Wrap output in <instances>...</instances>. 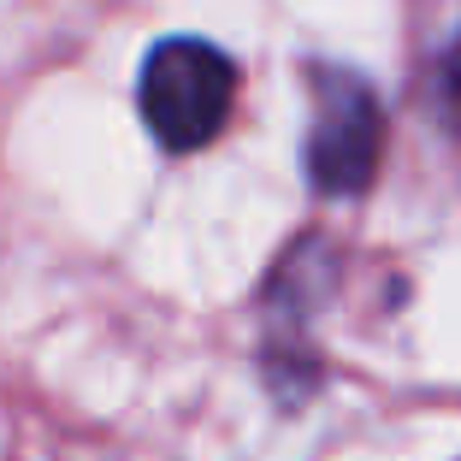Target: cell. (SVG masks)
Listing matches in <instances>:
<instances>
[{"label":"cell","mask_w":461,"mask_h":461,"mask_svg":"<svg viewBox=\"0 0 461 461\" xmlns=\"http://www.w3.org/2000/svg\"><path fill=\"white\" fill-rule=\"evenodd\" d=\"M136 101H142V119L160 149L195 154L225 131L230 101H237V66L202 36H166L142 59Z\"/></svg>","instance_id":"cell-1"},{"label":"cell","mask_w":461,"mask_h":461,"mask_svg":"<svg viewBox=\"0 0 461 461\" xmlns=\"http://www.w3.org/2000/svg\"><path fill=\"white\" fill-rule=\"evenodd\" d=\"M384 160V107L373 83L343 66L308 71V136L302 166L320 195H361Z\"/></svg>","instance_id":"cell-2"},{"label":"cell","mask_w":461,"mask_h":461,"mask_svg":"<svg viewBox=\"0 0 461 461\" xmlns=\"http://www.w3.org/2000/svg\"><path fill=\"white\" fill-rule=\"evenodd\" d=\"M432 95H438V113H444V119L461 131V41H456V48L444 54V66H438Z\"/></svg>","instance_id":"cell-3"}]
</instances>
